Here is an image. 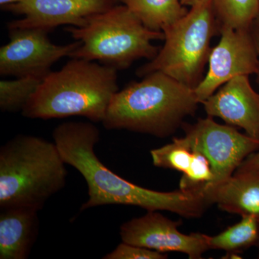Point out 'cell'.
Here are the masks:
<instances>
[{"label":"cell","mask_w":259,"mask_h":259,"mask_svg":"<svg viewBox=\"0 0 259 259\" xmlns=\"http://www.w3.org/2000/svg\"><path fill=\"white\" fill-rule=\"evenodd\" d=\"M53 139L66 164L82 175L89 198L80 210L104 205L137 206L147 211H168L185 218H198L208 204L203 194L180 190L163 192L131 183L109 169L97 157L95 147L100 131L89 122H66L58 125Z\"/></svg>","instance_id":"cell-1"},{"label":"cell","mask_w":259,"mask_h":259,"mask_svg":"<svg viewBox=\"0 0 259 259\" xmlns=\"http://www.w3.org/2000/svg\"><path fill=\"white\" fill-rule=\"evenodd\" d=\"M117 71L93 61L72 58L59 71L44 76L22 115L42 120L81 116L102 122L118 92Z\"/></svg>","instance_id":"cell-2"},{"label":"cell","mask_w":259,"mask_h":259,"mask_svg":"<svg viewBox=\"0 0 259 259\" xmlns=\"http://www.w3.org/2000/svg\"><path fill=\"white\" fill-rule=\"evenodd\" d=\"M199 102L194 89L161 71L146 75L114 95L102 121L107 130L165 138L173 134Z\"/></svg>","instance_id":"cell-3"},{"label":"cell","mask_w":259,"mask_h":259,"mask_svg":"<svg viewBox=\"0 0 259 259\" xmlns=\"http://www.w3.org/2000/svg\"><path fill=\"white\" fill-rule=\"evenodd\" d=\"M54 141L18 135L0 148V208L40 211L64 188L68 171Z\"/></svg>","instance_id":"cell-4"},{"label":"cell","mask_w":259,"mask_h":259,"mask_svg":"<svg viewBox=\"0 0 259 259\" xmlns=\"http://www.w3.org/2000/svg\"><path fill=\"white\" fill-rule=\"evenodd\" d=\"M66 30L81 42L70 57L99 61L117 70L142 58L152 60L159 51L153 40L164 39L163 32L146 28L125 5L112 6L90 17L83 26Z\"/></svg>","instance_id":"cell-5"},{"label":"cell","mask_w":259,"mask_h":259,"mask_svg":"<svg viewBox=\"0 0 259 259\" xmlns=\"http://www.w3.org/2000/svg\"><path fill=\"white\" fill-rule=\"evenodd\" d=\"M217 21L213 0H202L194 5L185 16L163 30L164 45L154 59L138 69L137 74L144 77L161 71L195 88L203 79Z\"/></svg>","instance_id":"cell-6"},{"label":"cell","mask_w":259,"mask_h":259,"mask_svg":"<svg viewBox=\"0 0 259 259\" xmlns=\"http://www.w3.org/2000/svg\"><path fill=\"white\" fill-rule=\"evenodd\" d=\"M184 128L187 146L203 153L212 165L213 180L202 192L233 176L241 163L259 150V140L241 134L233 126L218 124L209 116Z\"/></svg>","instance_id":"cell-7"},{"label":"cell","mask_w":259,"mask_h":259,"mask_svg":"<svg viewBox=\"0 0 259 259\" xmlns=\"http://www.w3.org/2000/svg\"><path fill=\"white\" fill-rule=\"evenodd\" d=\"M10 41L0 49V74L3 76L44 77L53 64L81 45L79 40L67 45L53 44L48 32L40 29H9Z\"/></svg>","instance_id":"cell-8"},{"label":"cell","mask_w":259,"mask_h":259,"mask_svg":"<svg viewBox=\"0 0 259 259\" xmlns=\"http://www.w3.org/2000/svg\"><path fill=\"white\" fill-rule=\"evenodd\" d=\"M221 38L211 50L207 74L194 88L199 103L228 81L239 75L255 74L258 58L250 29L220 26Z\"/></svg>","instance_id":"cell-9"},{"label":"cell","mask_w":259,"mask_h":259,"mask_svg":"<svg viewBox=\"0 0 259 259\" xmlns=\"http://www.w3.org/2000/svg\"><path fill=\"white\" fill-rule=\"evenodd\" d=\"M182 223L168 219L158 211H148L144 216L124 223L120 235L124 243L166 253H185L190 259L202 258L209 250V236L203 233L184 234L179 231Z\"/></svg>","instance_id":"cell-10"},{"label":"cell","mask_w":259,"mask_h":259,"mask_svg":"<svg viewBox=\"0 0 259 259\" xmlns=\"http://www.w3.org/2000/svg\"><path fill=\"white\" fill-rule=\"evenodd\" d=\"M115 0H20L3 10L23 16L8 24V29L49 30L69 25L82 27L88 19L113 6Z\"/></svg>","instance_id":"cell-11"},{"label":"cell","mask_w":259,"mask_h":259,"mask_svg":"<svg viewBox=\"0 0 259 259\" xmlns=\"http://www.w3.org/2000/svg\"><path fill=\"white\" fill-rule=\"evenodd\" d=\"M202 104L209 117H219L259 140V94L250 85L248 75L233 78Z\"/></svg>","instance_id":"cell-12"},{"label":"cell","mask_w":259,"mask_h":259,"mask_svg":"<svg viewBox=\"0 0 259 259\" xmlns=\"http://www.w3.org/2000/svg\"><path fill=\"white\" fill-rule=\"evenodd\" d=\"M39 211L26 207L1 209L0 259H27L37 239Z\"/></svg>","instance_id":"cell-13"},{"label":"cell","mask_w":259,"mask_h":259,"mask_svg":"<svg viewBox=\"0 0 259 259\" xmlns=\"http://www.w3.org/2000/svg\"><path fill=\"white\" fill-rule=\"evenodd\" d=\"M207 203L226 212L253 216L259 221V175L236 170L233 176L203 192Z\"/></svg>","instance_id":"cell-14"},{"label":"cell","mask_w":259,"mask_h":259,"mask_svg":"<svg viewBox=\"0 0 259 259\" xmlns=\"http://www.w3.org/2000/svg\"><path fill=\"white\" fill-rule=\"evenodd\" d=\"M146 28L153 31L165 29L188 13L181 0H121Z\"/></svg>","instance_id":"cell-15"},{"label":"cell","mask_w":259,"mask_h":259,"mask_svg":"<svg viewBox=\"0 0 259 259\" xmlns=\"http://www.w3.org/2000/svg\"><path fill=\"white\" fill-rule=\"evenodd\" d=\"M259 221L253 216H243L241 221L215 236H209V250H225L227 255L237 253L258 245Z\"/></svg>","instance_id":"cell-16"},{"label":"cell","mask_w":259,"mask_h":259,"mask_svg":"<svg viewBox=\"0 0 259 259\" xmlns=\"http://www.w3.org/2000/svg\"><path fill=\"white\" fill-rule=\"evenodd\" d=\"M44 77L27 76L0 81V109L3 112H22Z\"/></svg>","instance_id":"cell-17"},{"label":"cell","mask_w":259,"mask_h":259,"mask_svg":"<svg viewBox=\"0 0 259 259\" xmlns=\"http://www.w3.org/2000/svg\"><path fill=\"white\" fill-rule=\"evenodd\" d=\"M220 26L250 29L259 13V0H213Z\"/></svg>","instance_id":"cell-18"},{"label":"cell","mask_w":259,"mask_h":259,"mask_svg":"<svg viewBox=\"0 0 259 259\" xmlns=\"http://www.w3.org/2000/svg\"><path fill=\"white\" fill-rule=\"evenodd\" d=\"M150 153L155 166L182 174L188 169L192 157V151L183 138H174L171 144L152 149Z\"/></svg>","instance_id":"cell-19"},{"label":"cell","mask_w":259,"mask_h":259,"mask_svg":"<svg viewBox=\"0 0 259 259\" xmlns=\"http://www.w3.org/2000/svg\"><path fill=\"white\" fill-rule=\"evenodd\" d=\"M190 167L183 173L180 182V190L202 192L213 180L212 165L203 153L192 150Z\"/></svg>","instance_id":"cell-20"},{"label":"cell","mask_w":259,"mask_h":259,"mask_svg":"<svg viewBox=\"0 0 259 259\" xmlns=\"http://www.w3.org/2000/svg\"><path fill=\"white\" fill-rule=\"evenodd\" d=\"M168 258L166 253L148 249L124 243L117 245L115 249L107 253L103 259H165Z\"/></svg>","instance_id":"cell-21"},{"label":"cell","mask_w":259,"mask_h":259,"mask_svg":"<svg viewBox=\"0 0 259 259\" xmlns=\"http://www.w3.org/2000/svg\"><path fill=\"white\" fill-rule=\"evenodd\" d=\"M237 170L243 171L253 172L259 175V150L250 155Z\"/></svg>","instance_id":"cell-22"},{"label":"cell","mask_w":259,"mask_h":259,"mask_svg":"<svg viewBox=\"0 0 259 259\" xmlns=\"http://www.w3.org/2000/svg\"><path fill=\"white\" fill-rule=\"evenodd\" d=\"M250 32L251 36L253 37V42H254L255 49H256L257 54L258 58V71H257V82L259 85V13L258 15L255 17L254 20L252 23L250 27Z\"/></svg>","instance_id":"cell-23"},{"label":"cell","mask_w":259,"mask_h":259,"mask_svg":"<svg viewBox=\"0 0 259 259\" xmlns=\"http://www.w3.org/2000/svg\"><path fill=\"white\" fill-rule=\"evenodd\" d=\"M200 1H202V0H181V3H182L184 6L192 7Z\"/></svg>","instance_id":"cell-24"},{"label":"cell","mask_w":259,"mask_h":259,"mask_svg":"<svg viewBox=\"0 0 259 259\" xmlns=\"http://www.w3.org/2000/svg\"><path fill=\"white\" fill-rule=\"evenodd\" d=\"M18 1H20V0H0V5L3 8V7L7 6V5L18 3Z\"/></svg>","instance_id":"cell-25"},{"label":"cell","mask_w":259,"mask_h":259,"mask_svg":"<svg viewBox=\"0 0 259 259\" xmlns=\"http://www.w3.org/2000/svg\"><path fill=\"white\" fill-rule=\"evenodd\" d=\"M258 258H259V242H258Z\"/></svg>","instance_id":"cell-26"},{"label":"cell","mask_w":259,"mask_h":259,"mask_svg":"<svg viewBox=\"0 0 259 259\" xmlns=\"http://www.w3.org/2000/svg\"><path fill=\"white\" fill-rule=\"evenodd\" d=\"M115 1H116V0H115Z\"/></svg>","instance_id":"cell-27"}]
</instances>
